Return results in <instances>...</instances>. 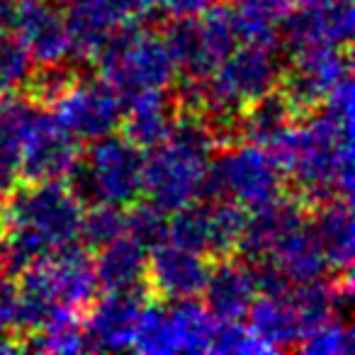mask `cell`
I'll return each instance as SVG.
<instances>
[{"label":"cell","instance_id":"obj_1","mask_svg":"<svg viewBox=\"0 0 355 355\" xmlns=\"http://www.w3.org/2000/svg\"><path fill=\"white\" fill-rule=\"evenodd\" d=\"M268 146L295 198L306 207L353 195V78H343L319 107L304 112Z\"/></svg>","mask_w":355,"mask_h":355},{"label":"cell","instance_id":"obj_2","mask_svg":"<svg viewBox=\"0 0 355 355\" xmlns=\"http://www.w3.org/2000/svg\"><path fill=\"white\" fill-rule=\"evenodd\" d=\"M3 202L0 272L20 275L78 241L83 205L64 180L15 185Z\"/></svg>","mask_w":355,"mask_h":355},{"label":"cell","instance_id":"obj_3","mask_svg":"<svg viewBox=\"0 0 355 355\" xmlns=\"http://www.w3.org/2000/svg\"><path fill=\"white\" fill-rule=\"evenodd\" d=\"M214 146L202 114L178 107L168 139L144 156V198L168 214L200 200Z\"/></svg>","mask_w":355,"mask_h":355},{"label":"cell","instance_id":"obj_4","mask_svg":"<svg viewBox=\"0 0 355 355\" xmlns=\"http://www.w3.org/2000/svg\"><path fill=\"white\" fill-rule=\"evenodd\" d=\"M93 61L100 78L122 103L144 90H168L178 78L175 61L163 35L139 20H124L114 27Z\"/></svg>","mask_w":355,"mask_h":355},{"label":"cell","instance_id":"obj_5","mask_svg":"<svg viewBox=\"0 0 355 355\" xmlns=\"http://www.w3.org/2000/svg\"><path fill=\"white\" fill-rule=\"evenodd\" d=\"M64 183L83 207L105 202L127 209L144 198V151L117 132L95 139Z\"/></svg>","mask_w":355,"mask_h":355},{"label":"cell","instance_id":"obj_6","mask_svg":"<svg viewBox=\"0 0 355 355\" xmlns=\"http://www.w3.org/2000/svg\"><path fill=\"white\" fill-rule=\"evenodd\" d=\"M282 195V171L272 153L258 144H229L209 158L205 173V200H232L246 209L272 202Z\"/></svg>","mask_w":355,"mask_h":355},{"label":"cell","instance_id":"obj_7","mask_svg":"<svg viewBox=\"0 0 355 355\" xmlns=\"http://www.w3.org/2000/svg\"><path fill=\"white\" fill-rule=\"evenodd\" d=\"M178 76L183 80H207L222 59L239 44L234 10L229 6H212L200 17H173L163 32Z\"/></svg>","mask_w":355,"mask_h":355},{"label":"cell","instance_id":"obj_8","mask_svg":"<svg viewBox=\"0 0 355 355\" xmlns=\"http://www.w3.org/2000/svg\"><path fill=\"white\" fill-rule=\"evenodd\" d=\"M214 321L198 297L144 304L132 348L148 355L209 353Z\"/></svg>","mask_w":355,"mask_h":355},{"label":"cell","instance_id":"obj_9","mask_svg":"<svg viewBox=\"0 0 355 355\" xmlns=\"http://www.w3.org/2000/svg\"><path fill=\"white\" fill-rule=\"evenodd\" d=\"M353 27V0H297L277 27V42L290 56L314 46L348 49Z\"/></svg>","mask_w":355,"mask_h":355},{"label":"cell","instance_id":"obj_10","mask_svg":"<svg viewBox=\"0 0 355 355\" xmlns=\"http://www.w3.org/2000/svg\"><path fill=\"white\" fill-rule=\"evenodd\" d=\"M49 110L78 144L114 134L122 124V100L103 78H78Z\"/></svg>","mask_w":355,"mask_h":355},{"label":"cell","instance_id":"obj_11","mask_svg":"<svg viewBox=\"0 0 355 355\" xmlns=\"http://www.w3.org/2000/svg\"><path fill=\"white\" fill-rule=\"evenodd\" d=\"M20 280L40 287L61 306H69L78 314L88 309V304L98 297L100 290L98 280H95L93 258H90L88 248L80 246L78 241L59 248L46 261L35 263L27 270H22Z\"/></svg>","mask_w":355,"mask_h":355},{"label":"cell","instance_id":"obj_12","mask_svg":"<svg viewBox=\"0 0 355 355\" xmlns=\"http://www.w3.org/2000/svg\"><path fill=\"white\" fill-rule=\"evenodd\" d=\"M350 76V56L345 46H314L292 54V64L282 71L280 90L290 98L297 112L319 107L329 93Z\"/></svg>","mask_w":355,"mask_h":355},{"label":"cell","instance_id":"obj_13","mask_svg":"<svg viewBox=\"0 0 355 355\" xmlns=\"http://www.w3.org/2000/svg\"><path fill=\"white\" fill-rule=\"evenodd\" d=\"M80 158V144L56 122L49 107L42 110L32 132L20 144V178L25 183L66 180Z\"/></svg>","mask_w":355,"mask_h":355},{"label":"cell","instance_id":"obj_14","mask_svg":"<svg viewBox=\"0 0 355 355\" xmlns=\"http://www.w3.org/2000/svg\"><path fill=\"white\" fill-rule=\"evenodd\" d=\"M148 292H105L95 297L80 319L85 350H127L134 345V334Z\"/></svg>","mask_w":355,"mask_h":355},{"label":"cell","instance_id":"obj_15","mask_svg":"<svg viewBox=\"0 0 355 355\" xmlns=\"http://www.w3.org/2000/svg\"><path fill=\"white\" fill-rule=\"evenodd\" d=\"M207 256L166 241L148 251L146 290L158 300H193L202 295L209 275Z\"/></svg>","mask_w":355,"mask_h":355},{"label":"cell","instance_id":"obj_16","mask_svg":"<svg viewBox=\"0 0 355 355\" xmlns=\"http://www.w3.org/2000/svg\"><path fill=\"white\" fill-rule=\"evenodd\" d=\"M12 35L30 51L37 66L69 59V30L59 0H17Z\"/></svg>","mask_w":355,"mask_h":355},{"label":"cell","instance_id":"obj_17","mask_svg":"<svg viewBox=\"0 0 355 355\" xmlns=\"http://www.w3.org/2000/svg\"><path fill=\"white\" fill-rule=\"evenodd\" d=\"M306 207L304 202L290 195V198H275L272 202L261 205L256 209H248L246 224H243L241 239L234 256L243 258L248 263L266 261L272 253V248L282 241L290 232L306 222Z\"/></svg>","mask_w":355,"mask_h":355},{"label":"cell","instance_id":"obj_18","mask_svg":"<svg viewBox=\"0 0 355 355\" xmlns=\"http://www.w3.org/2000/svg\"><path fill=\"white\" fill-rule=\"evenodd\" d=\"M202 297V304L217 321L246 319L253 300L258 297L253 266L243 258L234 256L217 258V266H209Z\"/></svg>","mask_w":355,"mask_h":355},{"label":"cell","instance_id":"obj_19","mask_svg":"<svg viewBox=\"0 0 355 355\" xmlns=\"http://www.w3.org/2000/svg\"><path fill=\"white\" fill-rule=\"evenodd\" d=\"M178 114V100L168 90H144L122 103L124 137L137 144L141 151H151L153 146L168 139Z\"/></svg>","mask_w":355,"mask_h":355},{"label":"cell","instance_id":"obj_20","mask_svg":"<svg viewBox=\"0 0 355 355\" xmlns=\"http://www.w3.org/2000/svg\"><path fill=\"white\" fill-rule=\"evenodd\" d=\"M64 15L69 30V56L78 64L93 61L110 32L124 22L107 0H69Z\"/></svg>","mask_w":355,"mask_h":355},{"label":"cell","instance_id":"obj_21","mask_svg":"<svg viewBox=\"0 0 355 355\" xmlns=\"http://www.w3.org/2000/svg\"><path fill=\"white\" fill-rule=\"evenodd\" d=\"M309 227L329 261L331 270L340 275H350L355 258V234H353V212L350 200L334 198L311 207Z\"/></svg>","mask_w":355,"mask_h":355},{"label":"cell","instance_id":"obj_22","mask_svg":"<svg viewBox=\"0 0 355 355\" xmlns=\"http://www.w3.org/2000/svg\"><path fill=\"white\" fill-rule=\"evenodd\" d=\"M148 251L127 234L98 248L93 258L95 280L105 292H148L146 290Z\"/></svg>","mask_w":355,"mask_h":355},{"label":"cell","instance_id":"obj_23","mask_svg":"<svg viewBox=\"0 0 355 355\" xmlns=\"http://www.w3.org/2000/svg\"><path fill=\"white\" fill-rule=\"evenodd\" d=\"M248 329L275 353L297 348L304 331L292 306L290 290L282 295H258L248 309Z\"/></svg>","mask_w":355,"mask_h":355},{"label":"cell","instance_id":"obj_24","mask_svg":"<svg viewBox=\"0 0 355 355\" xmlns=\"http://www.w3.org/2000/svg\"><path fill=\"white\" fill-rule=\"evenodd\" d=\"M300 117L302 114L290 103V98L280 88H275L241 110V114H239V137L243 141L268 148Z\"/></svg>","mask_w":355,"mask_h":355},{"label":"cell","instance_id":"obj_25","mask_svg":"<svg viewBox=\"0 0 355 355\" xmlns=\"http://www.w3.org/2000/svg\"><path fill=\"white\" fill-rule=\"evenodd\" d=\"M266 261L275 263L282 270V275L292 282V285H304V282H314L321 277H329V261H326L324 251H321L319 241H316L314 232L306 219L302 227L290 232Z\"/></svg>","mask_w":355,"mask_h":355},{"label":"cell","instance_id":"obj_26","mask_svg":"<svg viewBox=\"0 0 355 355\" xmlns=\"http://www.w3.org/2000/svg\"><path fill=\"white\" fill-rule=\"evenodd\" d=\"M295 3L297 0H229L239 40L253 44H280L277 27Z\"/></svg>","mask_w":355,"mask_h":355},{"label":"cell","instance_id":"obj_27","mask_svg":"<svg viewBox=\"0 0 355 355\" xmlns=\"http://www.w3.org/2000/svg\"><path fill=\"white\" fill-rule=\"evenodd\" d=\"M168 241L188 251L209 258L212 246V222H209V200H193L168 214Z\"/></svg>","mask_w":355,"mask_h":355},{"label":"cell","instance_id":"obj_28","mask_svg":"<svg viewBox=\"0 0 355 355\" xmlns=\"http://www.w3.org/2000/svg\"><path fill=\"white\" fill-rule=\"evenodd\" d=\"M127 232V212L124 207H114V205H88L83 209L78 227V243L85 246L88 251H98V248L112 243L114 239L124 236Z\"/></svg>","mask_w":355,"mask_h":355},{"label":"cell","instance_id":"obj_29","mask_svg":"<svg viewBox=\"0 0 355 355\" xmlns=\"http://www.w3.org/2000/svg\"><path fill=\"white\" fill-rule=\"evenodd\" d=\"M246 217L248 209L232 200H209V222H212L209 258H224L236 253Z\"/></svg>","mask_w":355,"mask_h":355},{"label":"cell","instance_id":"obj_30","mask_svg":"<svg viewBox=\"0 0 355 355\" xmlns=\"http://www.w3.org/2000/svg\"><path fill=\"white\" fill-rule=\"evenodd\" d=\"M35 66L30 51L12 32H0V95L25 90Z\"/></svg>","mask_w":355,"mask_h":355},{"label":"cell","instance_id":"obj_31","mask_svg":"<svg viewBox=\"0 0 355 355\" xmlns=\"http://www.w3.org/2000/svg\"><path fill=\"white\" fill-rule=\"evenodd\" d=\"M297 350L306 355H350L355 350L353 329L345 319L334 316L316 329L306 331L297 343Z\"/></svg>","mask_w":355,"mask_h":355},{"label":"cell","instance_id":"obj_32","mask_svg":"<svg viewBox=\"0 0 355 355\" xmlns=\"http://www.w3.org/2000/svg\"><path fill=\"white\" fill-rule=\"evenodd\" d=\"M80 78V73L73 66L64 64V61H56V64H40L35 66V73H32L27 90H30V98L35 100L42 107H51L76 80Z\"/></svg>","mask_w":355,"mask_h":355},{"label":"cell","instance_id":"obj_33","mask_svg":"<svg viewBox=\"0 0 355 355\" xmlns=\"http://www.w3.org/2000/svg\"><path fill=\"white\" fill-rule=\"evenodd\" d=\"M127 234L129 239L144 246L146 251L161 246L168 241V212L161 207L146 202V205H129L127 212Z\"/></svg>","mask_w":355,"mask_h":355},{"label":"cell","instance_id":"obj_34","mask_svg":"<svg viewBox=\"0 0 355 355\" xmlns=\"http://www.w3.org/2000/svg\"><path fill=\"white\" fill-rule=\"evenodd\" d=\"M20 350H37V353H56V355H69L85 350L83 334H80V319L64 321V324L49 326L44 331H37L20 343Z\"/></svg>","mask_w":355,"mask_h":355},{"label":"cell","instance_id":"obj_35","mask_svg":"<svg viewBox=\"0 0 355 355\" xmlns=\"http://www.w3.org/2000/svg\"><path fill=\"white\" fill-rule=\"evenodd\" d=\"M209 353H236V355H263L272 353L248 326L241 321H214Z\"/></svg>","mask_w":355,"mask_h":355},{"label":"cell","instance_id":"obj_36","mask_svg":"<svg viewBox=\"0 0 355 355\" xmlns=\"http://www.w3.org/2000/svg\"><path fill=\"white\" fill-rule=\"evenodd\" d=\"M20 144L0 132V198L20 185Z\"/></svg>","mask_w":355,"mask_h":355},{"label":"cell","instance_id":"obj_37","mask_svg":"<svg viewBox=\"0 0 355 355\" xmlns=\"http://www.w3.org/2000/svg\"><path fill=\"white\" fill-rule=\"evenodd\" d=\"M17 282L8 272H0V329H10L15 319Z\"/></svg>","mask_w":355,"mask_h":355},{"label":"cell","instance_id":"obj_38","mask_svg":"<svg viewBox=\"0 0 355 355\" xmlns=\"http://www.w3.org/2000/svg\"><path fill=\"white\" fill-rule=\"evenodd\" d=\"M124 20H144L153 12L156 0H107Z\"/></svg>","mask_w":355,"mask_h":355},{"label":"cell","instance_id":"obj_39","mask_svg":"<svg viewBox=\"0 0 355 355\" xmlns=\"http://www.w3.org/2000/svg\"><path fill=\"white\" fill-rule=\"evenodd\" d=\"M17 17V0H0V32H12Z\"/></svg>","mask_w":355,"mask_h":355},{"label":"cell","instance_id":"obj_40","mask_svg":"<svg viewBox=\"0 0 355 355\" xmlns=\"http://www.w3.org/2000/svg\"><path fill=\"white\" fill-rule=\"evenodd\" d=\"M12 350H20V343H12L6 329H0V353H12Z\"/></svg>","mask_w":355,"mask_h":355},{"label":"cell","instance_id":"obj_41","mask_svg":"<svg viewBox=\"0 0 355 355\" xmlns=\"http://www.w3.org/2000/svg\"><path fill=\"white\" fill-rule=\"evenodd\" d=\"M156 3H161V8H163V10H166V8L171 6V3H175V0H156Z\"/></svg>","mask_w":355,"mask_h":355}]
</instances>
